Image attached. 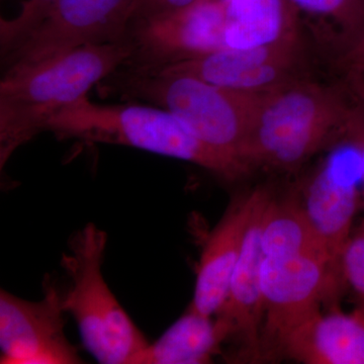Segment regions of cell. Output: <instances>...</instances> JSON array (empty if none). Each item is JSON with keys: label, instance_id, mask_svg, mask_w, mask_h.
Wrapping results in <instances>:
<instances>
[{"label": "cell", "instance_id": "1", "mask_svg": "<svg viewBox=\"0 0 364 364\" xmlns=\"http://www.w3.org/2000/svg\"><path fill=\"white\" fill-rule=\"evenodd\" d=\"M128 41L87 45L44 61L9 69L0 81V167L21 146L46 132L53 117L87 97L124 65Z\"/></svg>", "mask_w": 364, "mask_h": 364}, {"label": "cell", "instance_id": "2", "mask_svg": "<svg viewBox=\"0 0 364 364\" xmlns=\"http://www.w3.org/2000/svg\"><path fill=\"white\" fill-rule=\"evenodd\" d=\"M97 88L107 97H119L166 109L203 144L245 166L242 152L267 93L244 92L188 74L127 63Z\"/></svg>", "mask_w": 364, "mask_h": 364}, {"label": "cell", "instance_id": "3", "mask_svg": "<svg viewBox=\"0 0 364 364\" xmlns=\"http://www.w3.org/2000/svg\"><path fill=\"white\" fill-rule=\"evenodd\" d=\"M46 132L62 139L127 146L176 158L226 181H239L250 171L203 144L171 112L143 102L100 105L85 97L53 117Z\"/></svg>", "mask_w": 364, "mask_h": 364}, {"label": "cell", "instance_id": "4", "mask_svg": "<svg viewBox=\"0 0 364 364\" xmlns=\"http://www.w3.org/2000/svg\"><path fill=\"white\" fill-rule=\"evenodd\" d=\"M348 90L298 78L263 98L242 152L249 168L294 170L342 133Z\"/></svg>", "mask_w": 364, "mask_h": 364}, {"label": "cell", "instance_id": "5", "mask_svg": "<svg viewBox=\"0 0 364 364\" xmlns=\"http://www.w3.org/2000/svg\"><path fill=\"white\" fill-rule=\"evenodd\" d=\"M107 243V233L92 223L71 237L61 259L70 279L62 306L75 320L83 345L98 363L132 364L149 342L105 282Z\"/></svg>", "mask_w": 364, "mask_h": 364}, {"label": "cell", "instance_id": "6", "mask_svg": "<svg viewBox=\"0 0 364 364\" xmlns=\"http://www.w3.org/2000/svg\"><path fill=\"white\" fill-rule=\"evenodd\" d=\"M136 0H56L39 25L1 56L4 71L87 45L127 41Z\"/></svg>", "mask_w": 364, "mask_h": 364}, {"label": "cell", "instance_id": "7", "mask_svg": "<svg viewBox=\"0 0 364 364\" xmlns=\"http://www.w3.org/2000/svg\"><path fill=\"white\" fill-rule=\"evenodd\" d=\"M336 279L329 262L314 254L264 258L261 358L279 354L287 335L320 309L330 287L336 289Z\"/></svg>", "mask_w": 364, "mask_h": 364}, {"label": "cell", "instance_id": "8", "mask_svg": "<svg viewBox=\"0 0 364 364\" xmlns=\"http://www.w3.org/2000/svg\"><path fill=\"white\" fill-rule=\"evenodd\" d=\"M361 195L358 150L341 135L306 184L301 203L336 273H341L340 260L353 232Z\"/></svg>", "mask_w": 364, "mask_h": 364}, {"label": "cell", "instance_id": "9", "mask_svg": "<svg viewBox=\"0 0 364 364\" xmlns=\"http://www.w3.org/2000/svg\"><path fill=\"white\" fill-rule=\"evenodd\" d=\"M62 293L46 279L44 298L30 301L0 291V350L2 364L82 363L64 332Z\"/></svg>", "mask_w": 364, "mask_h": 364}, {"label": "cell", "instance_id": "10", "mask_svg": "<svg viewBox=\"0 0 364 364\" xmlns=\"http://www.w3.org/2000/svg\"><path fill=\"white\" fill-rule=\"evenodd\" d=\"M226 4L196 0L174 13L132 21L127 64L158 67L224 49Z\"/></svg>", "mask_w": 364, "mask_h": 364}, {"label": "cell", "instance_id": "11", "mask_svg": "<svg viewBox=\"0 0 364 364\" xmlns=\"http://www.w3.org/2000/svg\"><path fill=\"white\" fill-rule=\"evenodd\" d=\"M301 61L303 50L299 40H296L249 49L225 48L193 58L144 68L188 74L244 92L265 93L301 78Z\"/></svg>", "mask_w": 364, "mask_h": 364}, {"label": "cell", "instance_id": "12", "mask_svg": "<svg viewBox=\"0 0 364 364\" xmlns=\"http://www.w3.org/2000/svg\"><path fill=\"white\" fill-rule=\"evenodd\" d=\"M269 191L256 188L231 203L210 233L196 270L191 306L203 315H217L226 301L230 282L243 250L254 215Z\"/></svg>", "mask_w": 364, "mask_h": 364}, {"label": "cell", "instance_id": "13", "mask_svg": "<svg viewBox=\"0 0 364 364\" xmlns=\"http://www.w3.org/2000/svg\"><path fill=\"white\" fill-rule=\"evenodd\" d=\"M272 196L268 193L254 215L244 242L243 250L230 282L226 301L215 320L226 334V341L240 342L246 355L261 358L263 325V294L261 270L265 256L261 247L260 229L263 212Z\"/></svg>", "mask_w": 364, "mask_h": 364}, {"label": "cell", "instance_id": "14", "mask_svg": "<svg viewBox=\"0 0 364 364\" xmlns=\"http://www.w3.org/2000/svg\"><path fill=\"white\" fill-rule=\"evenodd\" d=\"M279 354L306 364H364V317L318 309L287 335Z\"/></svg>", "mask_w": 364, "mask_h": 364}, {"label": "cell", "instance_id": "15", "mask_svg": "<svg viewBox=\"0 0 364 364\" xmlns=\"http://www.w3.org/2000/svg\"><path fill=\"white\" fill-rule=\"evenodd\" d=\"M225 4L224 49L299 40V11L291 0H232Z\"/></svg>", "mask_w": 364, "mask_h": 364}, {"label": "cell", "instance_id": "16", "mask_svg": "<svg viewBox=\"0 0 364 364\" xmlns=\"http://www.w3.org/2000/svg\"><path fill=\"white\" fill-rule=\"evenodd\" d=\"M226 335L217 320L188 306L132 364H205L219 353Z\"/></svg>", "mask_w": 364, "mask_h": 364}, {"label": "cell", "instance_id": "17", "mask_svg": "<svg viewBox=\"0 0 364 364\" xmlns=\"http://www.w3.org/2000/svg\"><path fill=\"white\" fill-rule=\"evenodd\" d=\"M260 242L265 257L314 254L325 258L337 275L301 203L294 200L272 198L263 212Z\"/></svg>", "mask_w": 364, "mask_h": 364}, {"label": "cell", "instance_id": "18", "mask_svg": "<svg viewBox=\"0 0 364 364\" xmlns=\"http://www.w3.org/2000/svg\"><path fill=\"white\" fill-rule=\"evenodd\" d=\"M299 11L328 18L351 42L364 26V0H291Z\"/></svg>", "mask_w": 364, "mask_h": 364}, {"label": "cell", "instance_id": "19", "mask_svg": "<svg viewBox=\"0 0 364 364\" xmlns=\"http://www.w3.org/2000/svg\"><path fill=\"white\" fill-rule=\"evenodd\" d=\"M56 0H28L23 2L21 11L13 20L0 21V53L1 56L14 48L32 32L47 14Z\"/></svg>", "mask_w": 364, "mask_h": 364}, {"label": "cell", "instance_id": "20", "mask_svg": "<svg viewBox=\"0 0 364 364\" xmlns=\"http://www.w3.org/2000/svg\"><path fill=\"white\" fill-rule=\"evenodd\" d=\"M340 272L345 282L364 296V220L345 246L340 260Z\"/></svg>", "mask_w": 364, "mask_h": 364}, {"label": "cell", "instance_id": "21", "mask_svg": "<svg viewBox=\"0 0 364 364\" xmlns=\"http://www.w3.org/2000/svg\"><path fill=\"white\" fill-rule=\"evenodd\" d=\"M348 95V105H347L341 134L358 148L359 158H360L364 196V105L360 104L349 90Z\"/></svg>", "mask_w": 364, "mask_h": 364}, {"label": "cell", "instance_id": "22", "mask_svg": "<svg viewBox=\"0 0 364 364\" xmlns=\"http://www.w3.org/2000/svg\"><path fill=\"white\" fill-rule=\"evenodd\" d=\"M196 1V0H136L135 14L132 21L147 20L174 13Z\"/></svg>", "mask_w": 364, "mask_h": 364}, {"label": "cell", "instance_id": "23", "mask_svg": "<svg viewBox=\"0 0 364 364\" xmlns=\"http://www.w3.org/2000/svg\"><path fill=\"white\" fill-rule=\"evenodd\" d=\"M339 64L344 70L364 69V26L356 37L347 45L339 60Z\"/></svg>", "mask_w": 364, "mask_h": 364}, {"label": "cell", "instance_id": "24", "mask_svg": "<svg viewBox=\"0 0 364 364\" xmlns=\"http://www.w3.org/2000/svg\"><path fill=\"white\" fill-rule=\"evenodd\" d=\"M345 71L347 90L364 105V69H348Z\"/></svg>", "mask_w": 364, "mask_h": 364}, {"label": "cell", "instance_id": "25", "mask_svg": "<svg viewBox=\"0 0 364 364\" xmlns=\"http://www.w3.org/2000/svg\"><path fill=\"white\" fill-rule=\"evenodd\" d=\"M356 311H358L359 313L364 317V296H360V299H359L358 306L356 309Z\"/></svg>", "mask_w": 364, "mask_h": 364}, {"label": "cell", "instance_id": "26", "mask_svg": "<svg viewBox=\"0 0 364 364\" xmlns=\"http://www.w3.org/2000/svg\"><path fill=\"white\" fill-rule=\"evenodd\" d=\"M210 1L222 2V4H228V2L232 1V0H210Z\"/></svg>", "mask_w": 364, "mask_h": 364}]
</instances>
